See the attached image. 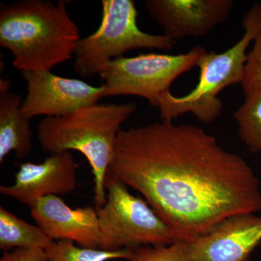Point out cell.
Listing matches in <instances>:
<instances>
[{"instance_id":"cell-6","label":"cell","mask_w":261,"mask_h":261,"mask_svg":"<svg viewBox=\"0 0 261 261\" xmlns=\"http://www.w3.org/2000/svg\"><path fill=\"white\" fill-rule=\"evenodd\" d=\"M106 202L97 209L100 245L106 251L166 246L178 242L176 235L153 209L128 187L108 173Z\"/></svg>"},{"instance_id":"cell-15","label":"cell","mask_w":261,"mask_h":261,"mask_svg":"<svg viewBox=\"0 0 261 261\" xmlns=\"http://www.w3.org/2000/svg\"><path fill=\"white\" fill-rule=\"evenodd\" d=\"M233 117L240 140L252 153H261V89L245 94Z\"/></svg>"},{"instance_id":"cell-5","label":"cell","mask_w":261,"mask_h":261,"mask_svg":"<svg viewBox=\"0 0 261 261\" xmlns=\"http://www.w3.org/2000/svg\"><path fill=\"white\" fill-rule=\"evenodd\" d=\"M102 5L99 28L82 38L75 49L73 67L80 76L100 74L110 62L127 51L142 48L173 49L175 42L169 38L140 30L138 11L132 0H102Z\"/></svg>"},{"instance_id":"cell-7","label":"cell","mask_w":261,"mask_h":261,"mask_svg":"<svg viewBox=\"0 0 261 261\" xmlns=\"http://www.w3.org/2000/svg\"><path fill=\"white\" fill-rule=\"evenodd\" d=\"M207 51L205 48L196 46L185 54L147 53L116 58L99 74L102 97L137 96L158 108L160 99L170 92L173 82L197 66Z\"/></svg>"},{"instance_id":"cell-14","label":"cell","mask_w":261,"mask_h":261,"mask_svg":"<svg viewBox=\"0 0 261 261\" xmlns=\"http://www.w3.org/2000/svg\"><path fill=\"white\" fill-rule=\"evenodd\" d=\"M42 228L0 207V249L4 252L18 248L47 250L54 243Z\"/></svg>"},{"instance_id":"cell-1","label":"cell","mask_w":261,"mask_h":261,"mask_svg":"<svg viewBox=\"0 0 261 261\" xmlns=\"http://www.w3.org/2000/svg\"><path fill=\"white\" fill-rule=\"evenodd\" d=\"M108 173L142 194L178 241L261 211L260 181L250 165L194 125L161 121L122 129Z\"/></svg>"},{"instance_id":"cell-17","label":"cell","mask_w":261,"mask_h":261,"mask_svg":"<svg viewBox=\"0 0 261 261\" xmlns=\"http://www.w3.org/2000/svg\"><path fill=\"white\" fill-rule=\"evenodd\" d=\"M128 261H192L186 243L178 241L166 246L141 247L133 250Z\"/></svg>"},{"instance_id":"cell-2","label":"cell","mask_w":261,"mask_h":261,"mask_svg":"<svg viewBox=\"0 0 261 261\" xmlns=\"http://www.w3.org/2000/svg\"><path fill=\"white\" fill-rule=\"evenodd\" d=\"M81 39L66 1L22 0L0 10V46L21 72L51 71L71 59Z\"/></svg>"},{"instance_id":"cell-8","label":"cell","mask_w":261,"mask_h":261,"mask_svg":"<svg viewBox=\"0 0 261 261\" xmlns=\"http://www.w3.org/2000/svg\"><path fill=\"white\" fill-rule=\"evenodd\" d=\"M27 94L22 102V114L31 120L35 116L60 117L90 105L102 97V87H94L75 79L65 78L51 71L22 72Z\"/></svg>"},{"instance_id":"cell-9","label":"cell","mask_w":261,"mask_h":261,"mask_svg":"<svg viewBox=\"0 0 261 261\" xmlns=\"http://www.w3.org/2000/svg\"><path fill=\"white\" fill-rule=\"evenodd\" d=\"M146 10L171 40L202 37L224 23L232 0H147Z\"/></svg>"},{"instance_id":"cell-18","label":"cell","mask_w":261,"mask_h":261,"mask_svg":"<svg viewBox=\"0 0 261 261\" xmlns=\"http://www.w3.org/2000/svg\"><path fill=\"white\" fill-rule=\"evenodd\" d=\"M253 47L247 54L242 87L245 94L261 89V29L254 39Z\"/></svg>"},{"instance_id":"cell-16","label":"cell","mask_w":261,"mask_h":261,"mask_svg":"<svg viewBox=\"0 0 261 261\" xmlns=\"http://www.w3.org/2000/svg\"><path fill=\"white\" fill-rule=\"evenodd\" d=\"M134 250L106 251L97 248H89L75 245L68 240L55 241L46 250L47 261H109L125 259L129 260Z\"/></svg>"},{"instance_id":"cell-13","label":"cell","mask_w":261,"mask_h":261,"mask_svg":"<svg viewBox=\"0 0 261 261\" xmlns=\"http://www.w3.org/2000/svg\"><path fill=\"white\" fill-rule=\"evenodd\" d=\"M10 82L0 80V163L11 152L17 159L29 156L34 148L29 121L22 114L21 96L10 92Z\"/></svg>"},{"instance_id":"cell-10","label":"cell","mask_w":261,"mask_h":261,"mask_svg":"<svg viewBox=\"0 0 261 261\" xmlns=\"http://www.w3.org/2000/svg\"><path fill=\"white\" fill-rule=\"evenodd\" d=\"M78 168L70 151L51 154L41 163H21L14 183L0 187V193L32 207L43 197L74 191Z\"/></svg>"},{"instance_id":"cell-20","label":"cell","mask_w":261,"mask_h":261,"mask_svg":"<svg viewBox=\"0 0 261 261\" xmlns=\"http://www.w3.org/2000/svg\"><path fill=\"white\" fill-rule=\"evenodd\" d=\"M260 10H261V4L260 5Z\"/></svg>"},{"instance_id":"cell-12","label":"cell","mask_w":261,"mask_h":261,"mask_svg":"<svg viewBox=\"0 0 261 261\" xmlns=\"http://www.w3.org/2000/svg\"><path fill=\"white\" fill-rule=\"evenodd\" d=\"M31 208V216L53 241L68 240L79 246L99 249L100 233L96 207L73 208L59 196L40 199Z\"/></svg>"},{"instance_id":"cell-4","label":"cell","mask_w":261,"mask_h":261,"mask_svg":"<svg viewBox=\"0 0 261 261\" xmlns=\"http://www.w3.org/2000/svg\"><path fill=\"white\" fill-rule=\"evenodd\" d=\"M245 34L233 47L222 53H206L197 67L200 68L198 83L190 93L176 97L166 92L160 99L161 121H173L187 113L200 122L211 123L221 115L223 102L219 94L223 89L243 84L245 77L247 47L261 29L260 5H253L243 18Z\"/></svg>"},{"instance_id":"cell-11","label":"cell","mask_w":261,"mask_h":261,"mask_svg":"<svg viewBox=\"0 0 261 261\" xmlns=\"http://www.w3.org/2000/svg\"><path fill=\"white\" fill-rule=\"evenodd\" d=\"M185 243L192 261H247L261 243V216L234 215Z\"/></svg>"},{"instance_id":"cell-19","label":"cell","mask_w":261,"mask_h":261,"mask_svg":"<svg viewBox=\"0 0 261 261\" xmlns=\"http://www.w3.org/2000/svg\"><path fill=\"white\" fill-rule=\"evenodd\" d=\"M0 261H47V254L42 249L18 248L5 252Z\"/></svg>"},{"instance_id":"cell-3","label":"cell","mask_w":261,"mask_h":261,"mask_svg":"<svg viewBox=\"0 0 261 261\" xmlns=\"http://www.w3.org/2000/svg\"><path fill=\"white\" fill-rule=\"evenodd\" d=\"M137 106L94 104L65 116L46 117L37 127L42 150L50 154L65 151L81 152L94 176V203L99 208L106 202V185L121 126Z\"/></svg>"}]
</instances>
